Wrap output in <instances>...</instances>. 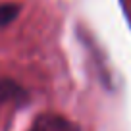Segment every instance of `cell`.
Listing matches in <instances>:
<instances>
[{
	"instance_id": "obj_1",
	"label": "cell",
	"mask_w": 131,
	"mask_h": 131,
	"mask_svg": "<svg viewBox=\"0 0 131 131\" xmlns=\"http://www.w3.org/2000/svg\"><path fill=\"white\" fill-rule=\"evenodd\" d=\"M27 131H79L73 122L58 114H41Z\"/></svg>"
},
{
	"instance_id": "obj_2",
	"label": "cell",
	"mask_w": 131,
	"mask_h": 131,
	"mask_svg": "<svg viewBox=\"0 0 131 131\" xmlns=\"http://www.w3.org/2000/svg\"><path fill=\"white\" fill-rule=\"evenodd\" d=\"M23 96H25V91L17 83L10 81V79L0 81V108L6 106L8 102H19V100H23Z\"/></svg>"
},
{
	"instance_id": "obj_3",
	"label": "cell",
	"mask_w": 131,
	"mask_h": 131,
	"mask_svg": "<svg viewBox=\"0 0 131 131\" xmlns=\"http://www.w3.org/2000/svg\"><path fill=\"white\" fill-rule=\"evenodd\" d=\"M19 14V6L17 4H0V27L10 25Z\"/></svg>"
}]
</instances>
